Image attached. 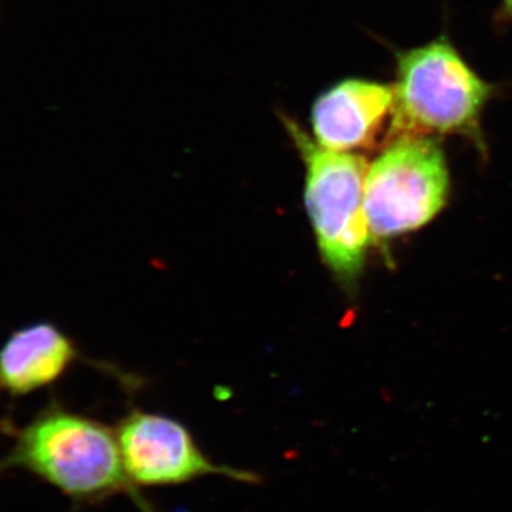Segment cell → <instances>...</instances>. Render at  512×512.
<instances>
[{"instance_id":"ba28073f","label":"cell","mask_w":512,"mask_h":512,"mask_svg":"<svg viewBox=\"0 0 512 512\" xmlns=\"http://www.w3.org/2000/svg\"><path fill=\"white\" fill-rule=\"evenodd\" d=\"M505 5H507L508 10H510V13L512 15V0H505Z\"/></svg>"},{"instance_id":"3957f363","label":"cell","mask_w":512,"mask_h":512,"mask_svg":"<svg viewBox=\"0 0 512 512\" xmlns=\"http://www.w3.org/2000/svg\"><path fill=\"white\" fill-rule=\"evenodd\" d=\"M284 123L308 171L306 208L320 254L335 274L353 278L372 238L365 211L369 165L362 156L320 146L288 117Z\"/></svg>"},{"instance_id":"277c9868","label":"cell","mask_w":512,"mask_h":512,"mask_svg":"<svg viewBox=\"0 0 512 512\" xmlns=\"http://www.w3.org/2000/svg\"><path fill=\"white\" fill-rule=\"evenodd\" d=\"M443 151L424 136H402L370 165L365 211L372 237L393 238L429 224L446 204Z\"/></svg>"},{"instance_id":"8992f818","label":"cell","mask_w":512,"mask_h":512,"mask_svg":"<svg viewBox=\"0 0 512 512\" xmlns=\"http://www.w3.org/2000/svg\"><path fill=\"white\" fill-rule=\"evenodd\" d=\"M394 89L363 79L343 80L320 94L312 107L316 143L350 153L369 147L392 114Z\"/></svg>"},{"instance_id":"5b68a950","label":"cell","mask_w":512,"mask_h":512,"mask_svg":"<svg viewBox=\"0 0 512 512\" xmlns=\"http://www.w3.org/2000/svg\"><path fill=\"white\" fill-rule=\"evenodd\" d=\"M128 477L138 488L173 487L220 476L241 484H259L254 471L215 463L183 424L160 414L133 412L117 429Z\"/></svg>"},{"instance_id":"6da1fadb","label":"cell","mask_w":512,"mask_h":512,"mask_svg":"<svg viewBox=\"0 0 512 512\" xmlns=\"http://www.w3.org/2000/svg\"><path fill=\"white\" fill-rule=\"evenodd\" d=\"M12 471L32 474L79 507L127 495L141 512H157L128 477L117 434L59 406L15 431L12 447L0 458V477Z\"/></svg>"},{"instance_id":"52a82bcc","label":"cell","mask_w":512,"mask_h":512,"mask_svg":"<svg viewBox=\"0 0 512 512\" xmlns=\"http://www.w3.org/2000/svg\"><path fill=\"white\" fill-rule=\"evenodd\" d=\"M74 357L73 343L52 323L15 330L0 348V392L22 397L50 386Z\"/></svg>"},{"instance_id":"7a4b0ae2","label":"cell","mask_w":512,"mask_h":512,"mask_svg":"<svg viewBox=\"0 0 512 512\" xmlns=\"http://www.w3.org/2000/svg\"><path fill=\"white\" fill-rule=\"evenodd\" d=\"M393 89L397 137L476 134L491 92L446 39L403 53Z\"/></svg>"}]
</instances>
